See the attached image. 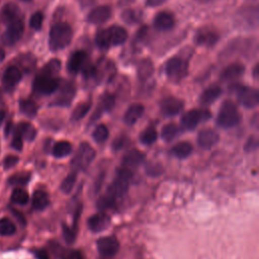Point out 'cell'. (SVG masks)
<instances>
[{"label": "cell", "instance_id": "obj_1", "mask_svg": "<svg viewBox=\"0 0 259 259\" xmlns=\"http://www.w3.org/2000/svg\"><path fill=\"white\" fill-rule=\"evenodd\" d=\"M73 30L68 23L60 22L52 26L49 35V47L56 52L67 47L72 39Z\"/></svg>", "mask_w": 259, "mask_h": 259}, {"label": "cell", "instance_id": "obj_2", "mask_svg": "<svg viewBox=\"0 0 259 259\" xmlns=\"http://www.w3.org/2000/svg\"><path fill=\"white\" fill-rule=\"evenodd\" d=\"M241 120V115L237 106L231 100L223 102L217 116V123L223 128H231L236 126Z\"/></svg>", "mask_w": 259, "mask_h": 259}, {"label": "cell", "instance_id": "obj_3", "mask_svg": "<svg viewBox=\"0 0 259 259\" xmlns=\"http://www.w3.org/2000/svg\"><path fill=\"white\" fill-rule=\"evenodd\" d=\"M133 174L130 169L122 167L117 171L116 178L112 181V183L107 188V195L111 196L115 200L122 197L130 186V181Z\"/></svg>", "mask_w": 259, "mask_h": 259}, {"label": "cell", "instance_id": "obj_4", "mask_svg": "<svg viewBox=\"0 0 259 259\" xmlns=\"http://www.w3.org/2000/svg\"><path fill=\"white\" fill-rule=\"evenodd\" d=\"M59 80L52 75H49L45 72H39V74L34 78L33 81V91L41 94V95H49L54 93L59 87Z\"/></svg>", "mask_w": 259, "mask_h": 259}, {"label": "cell", "instance_id": "obj_5", "mask_svg": "<svg viewBox=\"0 0 259 259\" xmlns=\"http://www.w3.org/2000/svg\"><path fill=\"white\" fill-rule=\"evenodd\" d=\"M94 158V149L88 143H81L73 157L72 166L76 170H84L91 164Z\"/></svg>", "mask_w": 259, "mask_h": 259}, {"label": "cell", "instance_id": "obj_6", "mask_svg": "<svg viewBox=\"0 0 259 259\" xmlns=\"http://www.w3.org/2000/svg\"><path fill=\"white\" fill-rule=\"evenodd\" d=\"M165 72L171 81L179 82L187 75V62L179 57H173L166 63Z\"/></svg>", "mask_w": 259, "mask_h": 259}, {"label": "cell", "instance_id": "obj_7", "mask_svg": "<svg viewBox=\"0 0 259 259\" xmlns=\"http://www.w3.org/2000/svg\"><path fill=\"white\" fill-rule=\"evenodd\" d=\"M6 24L7 27L2 35V41L7 46H11L14 45L21 37L24 30V24L23 20L20 17H17Z\"/></svg>", "mask_w": 259, "mask_h": 259}, {"label": "cell", "instance_id": "obj_8", "mask_svg": "<svg viewBox=\"0 0 259 259\" xmlns=\"http://www.w3.org/2000/svg\"><path fill=\"white\" fill-rule=\"evenodd\" d=\"M210 117V113L206 110L191 109L183 114L181 117V125L184 130H194L200 121L206 120Z\"/></svg>", "mask_w": 259, "mask_h": 259}, {"label": "cell", "instance_id": "obj_9", "mask_svg": "<svg viewBox=\"0 0 259 259\" xmlns=\"http://www.w3.org/2000/svg\"><path fill=\"white\" fill-rule=\"evenodd\" d=\"M237 96L240 104L246 108L256 107L259 103V92L252 87H239L237 89Z\"/></svg>", "mask_w": 259, "mask_h": 259}, {"label": "cell", "instance_id": "obj_10", "mask_svg": "<svg viewBox=\"0 0 259 259\" xmlns=\"http://www.w3.org/2000/svg\"><path fill=\"white\" fill-rule=\"evenodd\" d=\"M98 252L105 257L114 256L119 250V242L114 236H105L101 237L97 243Z\"/></svg>", "mask_w": 259, "mask_h": 259}, {"label": "cell", "instance_id": "obj_11", "mask_svg": "<svg viewBox=\"0 0 259 259\" xmlns=\"http://www.w3.org/2000/svg\"><path fill=\"white\" fill-rule=\"evenodd\" d=\"M218 39L219 33L208 26H204L198 29L194 36L195 42L199 46L204 47H212L218 41Z\"/></svg>", "mask_w": 259, "mask_h": 259}, {"label": "cell", "instance_id": "obj_12", "mask_svg": "<svg viewBox=\"0 0 259 259\" xmlns=\"http://www.w3.org/2000/svg\"><path fill=\"white\" fill-rule=\"evenodd\" d=\"M183 101L175 97H167L160 103L161 112L166 116H173L178 114L183 109Z\"/></svg>", "mask_w": 259, "mask_h": 259}, {"label": "cell", "instance_id": "obj_13", "mask_svg": "<svg viewBox=\"0 0 259 259\" xmlns=\"http://www.w3.org/2000/svg\"><path fill=\"white\" fill-rule=\"evenodd\" d=\"M22 74L18 67L16 66H9L3 74L2 83L6 90H12L21 80Z\"/></svg>", "mask_w": 259, "mask_h": 259}, {"label": "cell", "instance_id": "obj_14", "mask_svg": "<svg viewBox=\"0 0 259 259\" xmlns=\"http://www.w3.org/2000/svg\"><path fill=\"white\" fill-rule=\"evenodd\" d=\"M218 133L211 128L201 130L197 135V144L202 149H210L219 142Z\"/></svg>", "mask_w": 259, "mask_h": 259}, {"label": "cell", "instance_id": "obj_15", "mask_svg": "<svg viewBox=\"0 0 259 259\" xmlns=\"http://www.w3.org/2000/svg\"><path fill=\"white\" fill-rule=\"evenodd\" d=\"M110 224V219L107 214L103 213V212H98L95 213L93 215H91L88 221H87V225L88 228L94 232V233H99L102 232L103 230L107 229L108 226Z\"/></svg>", "mask_w": 259, "mask_h": 259}, {"label": "cell", "instance_id": "obj_16", "mask_svg": "<svg viewBox=\"0 0 259 259\" xmlns=\"http://www.w3.org/2000/svg\"><path fill=\"white\" fill-rule=\"evenodd\" d=\"M110 16L111 9L109 6H98L89 12L87 20L93 24H100L107 21Z\"/></svg>", "mask_w": 259, "mask_h": 259}, {"label": "cell", "instance_id": "obj_17", "mask_svg": "<svg viewBox=\"0 0 259 259\" xmlns=\"http://www.w3.org/2000/svg\"><path fill=\"white\" fill-rule=\"evenodd\" d=\"M87 60V55L83 51H76L71 54L69 60H68V71L70 73L76 74L80 71L81 68L84 67L85 62Z\"/></svg>", "mask_w": 259, "mask_h": 259}, {"label": "cell", "instance_id": "obj_18", "mask_svg": "<svg viewBox=\"0 0 259 259\" xmlns=\"http://www.w3.org/2000/svg\"><path fill=\"white\" fill-rule=\"evenodd\" d=\"M145 161V155L144 153H142L139 150L133 149L131 151H128L122 159V166L131 169V168H136L138 166H140L143 162Z\"/></svg>", "mask_w": 259, "mask_h": 259}, {"label": "cell", "instance_id": "obj_19", "mask_svg": "<svg viewBox=\"0 0 259 259\" xmlns=\"http://www.w3.org/2000/svg\"><path fill=\"white\" fill-rule=\"evenodd\" d=\"M107 29V33H108V38L110 41V45L112 46H117V45H121L123 44L126 38H127V32L126 30L118 25H113L110 26Z\"/></svg>", "mask_w": 259, "mask_h": 259}, {"label": "cell", "instance_id": "obj_20", "mask_svg": "<svg viewBox=\"0 0 259 259\" xmlns=\"http://www.w3.org/2000/svg\"><path fill=\"white\" fill-rule=\"evenodd\" d=\"M75 95V86L71 82H67L63 85L61 89V93L59 97L56 100L57 105H62V106H67L71 103L72 99L74 98Z\"/></svg>", "mask_w": 259, "mask_h": 259}, {"label": "cell", "instance_id": "obj_21", "mask_svg": "<svg viewBox=\"0 0 259 259\" xmlns=\"http://www.w3.org/2000/svg\"><path fill=\"white\" fill-rule=\"evenodd\" d=\"M174 17L169 12H159L154 19V25L159 30H168L174 26Z\"/></svg>", "mask_w": 259, "mask_h": 259}, {"label": "cell", "instance_id": "obj_22", "mask_svg": "<svg viewBox=\"0 0 259 259\" xmlns=\"http://www.w3.org/2000/svg\"><path fill=\"white\" fill-rule=\"evenodd\" d=\"M144 110H145L144 105H142L140 103H134V104L130 105L124 113V116H123L124 122L128 125H133L143 115Z\"/></svg>", "mask_w": 259, "mask_h": 259}, {"label": "cell", "instance_id": "obj_23", "mask_svg": "<svg viewBox=\"0 0 259 259\" xmlns=\"http://www.w3.org/2000/svg\"><path fill=\"white\" fill-rule=\"evenodd\" d=\"M245 71V67L240 64V63H234L229 65L222 73L221 78L225 81H230V80H235L239 78L240 76L243 75Z\"/></svg>", "mask_w": 259, "mask_h": 259}, {"label": "cell", "instance_id": "obj_24", "mask_svg": "<svg viewBox=\"0 0 259 259\" xmlns=\"http://www.w3.org/2000/svg\"><path fill=\"white\" fill-rule=\"evenodd\" d=\"M222 93V89L218 85H212L206 88L200 95L199 101L202 105H209L214 102Z\"/></svg>", "mask_w": 259, "mask_h": 259}, {"label": "cell", "instance_id": "obj_25", "mask_svg": "<svg viewBox=\"0 0 259 259\" xmlns=\"http://www.w3.org/2000/svg\"><path fill=\"white\" fill-rule=\"evenodd\" d=\"M49 195L44 190H35L32 195V207L36 210L45 209L49 204Z\"/></svg>", "mask_w": 259, "mask_h": 259}, {"label": "cell", "instance_id": "obj_26", "mask_svg": "<svg viewBox=\"0 0 259 259\" xmlns=\"http://www.w3.org/2000/svg\"><path fill=\"white\" fill-rule=\"evenodd\" d=\"M192 151L193 147L189 142H180L176 144L171 150L172 154L179 159H184L188 157L192 153Z\"/></svg>", "mask_w": 259, "mask_h": 259}, {"label": "cell", "instance_id": "obj_27", "mask_svg": "<svg viewBox=\"0 0 259 259\" xmlns=\"http://www.w3.org/2000/svg\"><path fill=\"white\" fill-rule=\"evenodd\" d=\"M19 14H20V11H19L18 7L13 3H8L2 8L1 19L5 23H8L9 21H11L17 17H20Z\"/></svg>", "mask_w": 259, "mask_h": 259}, {"label": "cell", "instance_id": "obj_28", "mask_svg": "<svg viewBox=\"0 0 259 259\" xmlns=\"http://www.w3.org/2000/svg\"><path fill=\"white\" fill-rule=\"evenodd\" d=\"M15 132L19 134L22 137V139H25L27 141H32L36 136V130L29 122H20L16 126Z\"/></svg>", "mask_w": 259, "mask_h": 259}, {"label": "cell", "instance_id": "obj_29", "mask_svg": "<svg viewBox=\"0 0 259 259\" xmlns=\"http://www.w3.org/2000/svg\"><path fill=\"white\" fill-rule=\"evenodd\" d=\"M113 105H114V97L110 94H107V93L104 94L101 98L99 108L96 110V112L92 116V120H95L96 118H99L101 112L110 110L113 107Z\"/></svg>", "mask_w": 259, "mask_h": 259}, {"label": "cell", "instance_id": "obj_30", "mask_svg": "<svg viewBox=\"0 0 259 259\" xmlns=\"http://www.w3.org/2000/svg\"><path fill=\"white\" fill-rule=\"evenodd\" d=\"M72 153V145L68 141H60L53 147V155L56 158H63Z\"/></svg>", "mask_w": 259, "mask_h": 259}, {"label": "cell", "instance_id": "obj_31", "mask_svg": "<svg viewBox=\"0 0 259 259\" xmlns=\"http://www.w3.org/2000/svg\"><path fill=\"white\" fill-rule=\"evenodd\" d=\"M20 111L28 117H34L37 113V105L30 99H22L19 101Z\"/></svg>", "mask_w": 259, "mask_h": 259}, {"label": "cell", "instance_id": "obj_32", "mask_svg": "<svg viewBox=\"0 0 259 259\" xmlns=\"http://www.w3.org/2000/svg\"><path fill=\"white\" fill-rule=\"evenodd\" d=\"M153 71H154V66L150 60L145 59L140 62L138 66V76L140 79L144 80L149 78L153 74Z\"/></svg>", "mask_w": 259, "mask_h": 259}, {"label": "cell", "instance_id": "obj_33", "mask_svg": "<svg viewBox=\"0 0 259 259\" xmlns=\"http://www.w3.org/2000/svg\"><path fill=\"white\" fill-rule=\"evenodd\" d=\"M179 133V128L175 123H167L161 131V137L165 142L173 141Z\"/></svg>", "mask_w": 259, "mask_h": 259}, {"label": "cell", "instance_id": "obj_34", "mask_svg": "<svg viewBox=\"0 0 259 259\" xmlns=\"http://www.w3.org/2000/svg\"><path fill=\"white\" fill-rule=\"evenodd\" d=\"M11 200L18 205H25L29 200L28 193L22 188H16L11 193Z\"/></svg>", "mask_w": 259, "mask_h": 259}, {"label": "cell", "instance_id": "obj_35", "mask_svg": "<svg viewBox=\"0 0 259 259\" xmlns=\"http://www.w3.org/2000/svg\"><path fill=\"white\" fill-rule=\"evenodd\" d=\"M16 227L12 221L7 218L0 219V235L1 236H11L15 233Z\"/></svg>", "mask_w": 259, "mask_h": 259}, {"label": "cell", "instance_id": "obj_36", "mask_svg": "<svg viewBox=\"0 0 259 259\" xmlns=\"http://www.w3.org/2000/svg\"><path fill=\"white\" fill-rule=\"evenodd\" d=\"M157 138H158L157 131L153 127H149L142 132L140 136V141L144 145H152L156 142Z\"/></svg>", "mask_w": 259, "mask_h": 259}, {"label": "cell", "instance_id": "obj_37", "mask_svg": "<svg viewBox=\"0 0 259 259\" xmlns=\"http://www.w3.org/2000/svg\"><path fill=\"white\" fill-rule=\"evenodd\" d=\"M90 107H91V102L90 101H86V102L78 104L72 112V119L79 120V119L83 118L87 114V112L89 111Z\"/></svg>", "mask_w": 259, "mask_h": 259}, {"label": "cell", "instance_id": "obj_38", "mask_svg": "<svg viewBox=\"0 0 259 259\" xmlns=\"http://www.w3.org/2000/svg\"><path fill=\"white\" fill-rule=\"evenodd\" d=\"M108 135H109V132H108V128L106 125L104 124H99L97 125L93 133H92V137L94 139L95 142L101 144L103 142H105L107 139H108Z\"/></svg>", "mask_w": 259, "mask_h": 259}, {"label": "cell", "instance_id": "obj_39", "mask_svg": "<svg viewBox=\"0 0 259 259\" xmlns=\"http://www.w3.org/2000/svg\"><path fill=\"white\" fill-rule=\"evenodd\" d=\"M95 42L102 50L108 49L111 46L110 41H109V38H108L107 29H101V30H99L96 33V35H95Z\"/></svg>", "mask_w": 259, "mask_h": 259}, {"label": "cell", "instance_id": "obj_40", "mask_svg": "<svg viewBox=\"0 0 259 259\" xmlns=\"http://www.w3.org/2000/svg\"><path fill=\"white\" fill-rule=\"evenodd\" d=\"M77 179V174L76 172H71L61 183V190L64 193H70L75 185Z\"/></svg>", "mask_w": 259, "mask_h": 259}, {"label": "cell", "instance_id": "obj_41", "mask_svg": "<svg viewBox=\"0 0 259 259\" xmlns=\"http://www.w3.org/2000/svg\"><path fill=\"white\" fill-rule=\"evenodd\" d=\"M61 69V62L58 59H53L50 62H48L45 67L42 68L41 72H45L49 75L55 76V74H57Z\"/></svg>", "mask_w": 259, "mask_h": 259}, {"label": "cell", "instance_id": "obj_42", "mask_svg": "<svg viewBox=\"0 0 259 259\" xmlns=\"http://www.w3.org/2000/svg\"><path fill=\"white\" fill-rule=\"evenodd\" d=\"M115 203H116V200L114 198H112L111 196L105 194L103 196H101L99 198V200L97 201V207L100 209V210H105V209H108V208H112L115 206Z\"/></svg>", "mask_w": 259, "mask_h": 259}, {"label": "cell", "instance_id": "obj_43", "mask_svg": "<svg viewBox=\"0 0 259 259\" xmlns=\"http://www.w3.org/2000/svg\"><path fill=\"white\" fill-rule=\"evenodd\" d=\"M42 21H44V15L40 11H36L34 12L30 19H29V25L31 28L35 29V30H38L41 28V25H42Z\"/></svg>", "mask_w": 259, "mask_h": 259}, {"label": "cell", "instance_id": "obj_44", "mask_svg": "<svg viewBox=\"0 0 259 259\" xmlns=\"http://www.w3.org/2000/svg\"><path fill=\"white\" fill-rule=\"evenodd\" d=\"M122 18L127 23H136L140 20V15L138 14L137 11L133 9H127L122 13Z\"/></svg>", "mask_w": 259, "mask_h": 259}, {"label": "cell", "instance_id": "obj_45", "mask_svg": "<svg viewBox=\"0 0 259 259\" xmlns=\"http://www.w3.org/2000/svg\"><path fill=\"white\" fill-rule=\"evenodd\" d=\"M29 175L28 174H16L9 179V183L13 185H24L28 182Z\"/></svg>", "mask_w": 259, "mask_h": 259}, {"label": "cell", "instance_id": "obj_46", "mask_svg": "<svg viewBox=\"0 0 259 259\" xmlns=\"http://www.w3.org/2000/svg\"><path fill=\"white\" fill-rule=\"evenodd\" d=\"M146 172L150 176H159L162 173V166L156 163H150L146 166Z\"/></svg>", "mask_w": 259, "mask_h": 259}, {"label": "cell", "instance_id": "obj_47", "mask_svg": "<svg viewBox=\"0 0 259 259\" xmlns=\"http://www.w3.org/2000/svg\"><path fill=\"white\" fill-rule=\"evenodd\" d=\"M128 144V139L125 136H120L116 138L112 143V149L114 151H119L123 149Z\"/></svg>", "mask_w": 259, "mask_h": 259}, {"label": "cell", "instance_id": "obj_48", "mask_svg": "<svg viewBox=\"0 0 259 259\" xmlns=\"http://www.w3.org/2000/svg\"><path fill=\"white\" fill-rule=\"evenodd\" d=\"M63 234H64V237H65V240L71 244L75 241V234H76V231L73 230V228H69L68 226L66 225H63Z\"/></svg>", "mask_w": 259, "mask_h": 259}, {"label": "cell", "instance_id": "obj_49", "mask_svg": "<svg viewBox=\"0 0 259 259\" xmlns=\"http://www.w3.org/2000/svg\"><path fill=\"white\" fill-rule=\"evenodd\" d=\"M11 146L17 150V151H21L22 147H23V139L22 137L17 134L16 132H14V136H13V139H12V143H11Z\"/></svg>", "mask_w": 259, "mask_h": 259}, {"label": "cell", "instance_id": "obj_50", "mask_svg": "<svg viewBox=\"0 0 259 259\" xmlns=\"http://www.w3.org/2000/svg\"><path fill=\"white\" fill-rule=\"evenodd\" d=\"M18 161H19L18 157L9 155V156H7V157L4 159V161H3V167H4V169L12 168L13 166H15V165L18 163Z\"/></svg>", "mask_w": 259, "mask_h": 259}, {"label": "cell", "instance_id": "obj_51", "mask_svg": "<svg viewBox=\"0 0 259 259\" xmlns=\"http://www.w3.org/2000/svg\"><path fill=\"white\" fill-rule=\"evenodd\" d=\"M257 148H258V139L256 137L249 138V140L245 145V150L249 152V151H254Z\"/></svg>", "mask_w": 259, "mask_h": 259}, {"label": "cell", "instance_id": "obj_52", "mask_svg": "<svg viewBox=\"0 0 259 259\" xmlns=\"http://www.w3.org/2000/svg\"><path fill=\"white\" fill-rule=\"evenodd\" d=\"M34 255L36 259H50L49 254L46 250H36L34 252Z\"/></svg>", "mask_w": 259, "mask_h": 259}, {"label": "cell", "instance_id": "obj_53", "mask_svg": "<svg viewBox=\"0 0 259 259\" xmlns=\"http://www.w3.org/2000/svg\"><path fill=\"white\" fill-rule=\"evenodd\" d=\"M12 212L14 213V215L18 219V221H19L22 225H25V219H24V217L22 215V213H21V212H19V211L15 210V209H13V210H12Z\"/></svg>", "mask_w": 259, "mask_h": 259}, {"label": "cell", "instance_id": "obj_54", "mask_svg": "<svg viewBox=\"0 0 259 259\" xmlns=\"http://www.w3.org/2000/svg\"><path fill=\"white\" fill-rule=\"evenodd\" d=\"M165 1H166V0H146L147 4H148L149 6H158V5L162 4V3H164Z\"/></svg>", "mask_w": 259, "mask_h": 259}, {"label": "cell", "instance_id": "obj_55", "mask_svg": "<svg viewBox=\"0 0 259 259\" xmlns=\"http://www.w3.org/2000/svg\"><path fill=\"white\" fill-rule=\"evenodd\" d=\"M10 130H12V123H11V122H8V123H7V125H6V128H5L6 136H8V135H9Z\"/></svg>", "mask_w": 259, "mask_h": 259}, {"label": "cell", "instance_id": "obj_56", "mask_svg": "<svg viewBox=\"0 0 259 259\" xmlns=\"http://www.w3.org/2000/svg\"><path fill=\"white\" fill-rule=\"evenodd\" d=\"M4 117H5V112L3 110H0V125L4 120Z\"/></svg>", "mask_w": 259, "mask_h": 259}, {"label": "cell", "instance_id": "obj_57", "mask_svg": "<svg viewBox=\"0 0 259 259\" xmlns=\"http://www.w3.org/2000/svg\"><path fill=\"white\" fill-rule=\"evenodd\" d=\"M4 58H5V52H4L2 49H0V62H1Z\"/></svg>", "mask_w": 259, "mask_h": 259}, {"label": "cell", "instance_id": "obj_58", "mask_svg": "<svg viewBox=\"0 0 259 259\" xmlns=\"http://www.w3.org/2000/svg\"><path fill=\"white\" fill-rule=\"evenodd\" d=\"M257 74H258V64L255 66V69H254V75H255V77H257Z\"/></svg>", "mask_w": 259, "mask_h": 259}, {"label": "cell", "instance_id": "obj_59", "mask_svg": "<svg viewBox=\"0 0 259 259\" xmlns=\"http://www.w3.org/2000/svg\"><path fill=\"white\" fill-rule=\"evenodd\" d=\"M196 1H199V2H208L210 0H196Z\"/></svg>", "mask_w": 259, "mask_h": 259}, {"label": "cell", "instance_id": "obj_60", "mask_svg": "<svg viewBox=\"0 0 259 259\" xmlns=\"http://www.w3.org/2000/svg\"><path fill=\"white\" fill-rule=\"evenodd\" d=\"M23 1H29V0H23Z\"/></svg>", "mask_w": 259, "mask_h": 259}]
</instances>
